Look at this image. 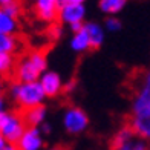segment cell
Listing matches in <instances>:
<instances>
[{
	"label": "cell",
	"instance_id": "ffe728a7",
	"mask_svg": "<svg viewBox=\"0 0 150 150\" xmlns=\"http://www.w3.org/2000/svg\"><path fill=\"white\" fill-rule=\"evenodd\" d=\"M2 9H5V12H8V14L11 17H14V18H17V16L20 14V6H18L17 2L16 3H11L8 6H5V8H2Z\"/></svg>",
	"mask_w": 150,
	"mask_h": 150
},
{
	"label": "cell",
	"instance_id": "d4e9b609",
	"mask_svg": "<svg viewBox=\"0 0 150 150\" xmlns=\"http://www.w3.org/2000/svg\"><path fill=\"white\" fill-rule=\"evenodd\" d=\"M5 144H6V139L3 138V135H2V133H0V150H2V149H3V146H5Z\"/></svg>",
	"mask_w": 150,
	"mask_h": 150
},
{
	"label": "cell",
	"instance_id": "9a60e30c",
	"mask_svg": "<svg viewBox=\"0 0 150 150\" xmlns=\"http://www.w3.org/2000/svg\"><path fill=\"white\" fill-rule=\"evenodd\" d=\"M16 29H17V20L11 17L8 12H5V9L0 8V34L12 35Z\"/></svg>",
	"mask_w": 150,
	"mask_h": 150
},
{
	"label": "cell",
	"instance_id": "603a6c76",
	"mask_svg": "<svg viewBox=\"0 0 150 150\" xmlns=\"http://www.w3.org/2000/svg\"><path fill=\"white\" fill-rule=\"evenodd\" d=\"M2 150H20V149H18L17 144H12V142H6Z\"/></svg>",
	"mask_w": 150,
	"mask_h": 150
},
{
	"label": "cell",
	"instance_id": "4fadbf2b",
	"mask_svg": "<svg viewBox=\"0 0 150 150\" xmlns=\"http://www.w3.org/2000/svg\"><path fill=\"white\" fill-rule=\"evenodd\" d=\"M71 46L75 52H84L91 47V40H89V35H87L84 26L78 32H74V37L71 40Z\"/></svg>",
	"mask_w": 150,
	"mask_h": 150
},
{
	"label": "cell",
	"instance_id": "cb8c5ba5",
	"mask_svg": "<svg viewBox=\"0 0 150 150\" xmlns=\"http://www.w3.org/2000/svg\"><path fill=\"white\" fill-rule=\"evenodd\" d=\"M11 3H16V0H0V8H5Z\"/></svg>",
	"mask_w": 150,
	"mask_h": 150
},
{
	"label": "cell",
	"instance_id": "7c38bea8",
	"mask_svg": "<svg viewBox=\"0 0 150 150\" xmlns=\"http://www.w3.org/2000/svg\"><path fill=\"white\" fill-rule=\"evenodd\" d=\"M84 29L91 40V49H98L104 40V31L101 29V26H98L97 23H87L84 25Z\"/></svg>",
	"mask_w": 150,
	"mask_h": 150
},
{
	"label": "cell",
	"instance_id": "30bf717a",
	"mask_svg": "<svg viewBox=\"0 0 150 150\" xmlns=\"http://www.w3.org/2000/svg\"><path fill=\"white\" fill-rule=\"evenodd\" d=\"M40 84H42L46 97H57L63 91V83L57 72H45L40 77Z\"/></svg>",
	"mask_w": 150,
	"mask_h": 150
},
{
	"label": "cell",
	"instance_id": "e0dca14e",
	"mask_svg": "<svg viewBox=\"0 0 150 150\" xmlns=\"http://www.w3.org/2000/svg\"><path fill=\"white\" fill-rule=\"evenodd\" d=\"M127 0H100V8L106 14H117L124 8Z\"/></svg>",
	"mask_w": 150,
	"mask_h": 150
},
{
	"label": "cell",
	"instance_id": "5b68a950",
	"mask_svg": "<svg viewBox=\"0 0 150 150\" xmlns=\"http://www.w3.org/2000/svg\"><path fill=\"white\" fill-rule=\"evenodd\" d=\"M25 130H26V122H25L22 115L9 113V117H8V120H6L3 129L0 130V133L3 135V138L6 139V142L17 144Z\"/></svg>",
	"mask_w": 150,
	"mask_h": 150
},
{
	"label": "cell",
	"instance_id": "4316f807",
	"mask_svg": "<svg viewBox=\"0 0 150 150\" xmlns=\"http://www.w3.org/2000/svg\"><path fill=\"white\" fill-rule=\"evenodd\" d=\"M0 110H3V97L0 95Z\"/></svg>",
	"mask_w": 150,
	"mask_h": 150
},
{
	"label": "cell",
	"instance_id": "9c48e42d",
	"mask_svg": "<svg viewBox=\"0 0 150 150\" xmlns=\"http://www.w3.org/2000/svg\"><path fill=\"white\" fill-rule=\"evenodd\" d=\"M58 17L61 22L67 25L81 23L84 18V6L83 5H61Z\"/></svg>",
	"mask_w": 150,
	"mask_h": 150
},
{
	"label": "cell",
	"instance_id": "7a4b0ae2",
	"mask_svg": "<svg viewBox=\"0 0 150 150\" xmlns=\"http://www.w3.org/2000/svg\"><path fill=\"white\" fill-rule=\"evenodd\" d=\"M11 93H12V98L16 100V103L23 110L35 106H42L46 97L40 81H31V83H18L17 81L16 84H12Z\"/></svg>",
	"mask_w": 150,
	"mask_h": 150
},
{
	"label": "cell",
	"instance_id": "ba28073f",
	"mask_svg": "<svg viewBox=\"0 0 150 150\" xmlns=\"http://www.w3.org/2000/svg\"><path fill=\"white\" fill-rule=\"evenodd\" d=\"M127 124L133 129V132L138 136L144 139H150V110L138 115H130Z\"/></svg>",
	"mask_w": 150,
	"mask_h": 150
},
{
	"label": "cell",
	"instance_id": "52a82bcc",
	"mask_svg": "<svg viewBox=\"0 0 150 150\" xmlns=\"http://www.w3.org/2000/svg\"><path fill=\"white\" fill-rule=\"evenodd\" d=\"M17 146L20 150H40L43 146L42 133L37 127H26L22 138L18 139Z\"/></svg>",
	"mask_w": 150,
	"mask_h": 150
},
{
	"label": "cell",
	"instance_id": "2e32d148",
	"mask_svg": "<svg viewBox=\"0 0 150 150\" xmlns=\"http://www.w3.org/2000/svg\"><path fill=\"white\" fill-rule=\"evenodd\" d=\"M112 150H149V147L144 138L135 135L130 139H127L126 142H122V144H120L118 147H115Z\"/></svg>",
	"mask_w": 150,
	"mask_h": 150
},
{
	"label": "cell",
	"instance_id": "8fae6325",
	"mask_svg": "<svg viewBox=\"0 0 150 150\" xmlns=\"http://www.w3.org/2000/svg\"><path fill=\"white\" fill-rule=\"evenodd\" d=\"M22 117L26 122L28 127H37L38 124H42L46 118V109L45 106H35V107H31V109H25Z\"/></svg>",
	"mask_w": 150,
	"mask_h": 150
},
{
	"label": "cell",
	"instance_id": "3957f363",
	"mask_svg": "<svg viewBox=\"0 0 150 150\" xmlns=\"http://www.w3.org/2000/svg\"><path fill=\"white\" fill-rule=\"evenodd\" d=\"M132 92V115L150 110V71H142L135 75L130 84Z\"/></svg>",
	"mask_w": 150,
	"mask_h": 150
},
{
	"label": "cell",
	"instance_id": "6da1fadb",
	"mask_svg": "<svg viewBox=\"0 0 150 150\" xmlns=\"http://www.w3.org/2000/svg\"><path fill=\"white\" fill-rule=\"evenodd\" d=\"M46 71V54L45 51H32L16 66V78L18 83L38 81Z\"/></svg>",
	"mask_w": 150,
	"mask_h": 150
},
{
	"label": "cell",
	"instance_id": "8992f818",
	"mask_svg": "<svg viewBox=\"0 0 150 150\" xmlns=\"http://www.w3.org/2000/svg\"><path fill=\"white\" fill-rule=\"evenodd\" d=\"M60 0H35L37 17L43 22H54L60 12Z\"/></svg>",
	"mask_w": 150,
	"mask_h": 150
},
{
	"label": "cell",
	"instance_id": "277c9868",
	"mask_svg": "<svg viewBox=\"0 0 150 150\" xmlns=\"http://www.w3.org/2000/svg\"><path fill=\"white\" fill-rule=\"evenodd\" d=\"M63 124L69 133H81L89 126V118L80 107H69L64 112Z\"/></svg>",
	"mask_w": 150,
	"mask_h": 150
},
{
	"label": "cell",
	"instance_id": "d6986e66",
	"mask_svg": "<svg viewBox=\"0 0 150 150\" xmlns=\"http://www.w3.org/2000/svg\"><path fill=\"white\" fill-rule=\"evenodd\" d=\"M106 28L109 29V31H118L120 28H121V23H120V20L118 18H115V17H109L107 20H106Z\"/></svg>",
	"mask_w": 150,
	"mask_h": 150
},
{
	"label": "cell",
	"instance_id": "44dd1931",
	"mask_svg": "<svg viewBox=\"0 0 150 150\" xmlns=\"http://www.w3.org/2000/svg\"><path fill=\"white\" fill-rule=\"evenodd\" d=\"M8 117H9V113H8V112H5V110H0V130L3 129V126H5L6 120H8Z\"/></svg>",
	"mask_w": 150,
	"mask_h": 150
},
{
	"label": "cell",
	"instance_id": "484cf974",
	"mask_svg": "<svg viewBox=\"0 0 150 150\" xmlns=\"http://www.w3.org/2000/svg\"><path fill=\"white\" fill-rule=\"evenodd\" d=\"M51 150H69L67 147H63V146H60V147H54V149H51Z\"/></svg>",
	"mask_w": 150,
	"mask_h": 150
},
{
	"label": "cell",
	"instance_id": "ac0fdd59",
	"mask_svg": "<svg viewBox=\"0 0 150 150\" xmlns=\"http://www.w3.org/2000/svg\"><path fill=\"white\" fill-rule=\"evenodd\" d=\"M12 66V55H0V75L8 72Z\"/></svg>",
	"mask_w": 150,
	"mask_h": 150
},
{
	"label": "cell",
	"instance_id": "5bb4252c",
	"mask_svg": "<svg viewBox=\"0 0 150 150\" xmlns=\"http://www.w3.org/2000/svg\"><path fill=\"white\" fill-rule=\"evenodd\" d=\"M18 47V42L14 35L0 34V55H12Z\"/></svg>",
	"mask_w": 150,
	"mask_h": 150
},
{
	"label": "cell",
	"instance_id": "7402d4cb",
	"mask_svg": "<svg viewBox=\"0 0 150 150\" xmlns=\"http://www.w3.org/2000/svg\"><path fill=\"white\" fill-rule=\"evenodd\" d=\"M84 0H60L61 5H83Z\"/></svg>",
	"mask_w": 150,
	"mask_h": 150
}]
</instances>
